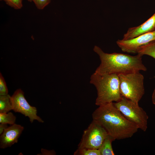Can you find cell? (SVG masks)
I'll return each instance as SVG.
<instances>
[{
    "mask_svg": "<svg viewBox=\"0 0 155 155\" xmlns=\"http://www.w3.org/2000/svg\"><path fill=\"white\" fill-rule=\"evenodd\" d=\"M92 116L93 120L101 125L115 140L130 138L139 129L122 114L113 102L99 106Z\"/></svg>",
    "mask_w": 155,
    "mask_h": 155,
    "instance_id": "obj_1",
    "label": "cell"
},
{
    "mask_svg": "<svg viewBox=\"0 0 155 155\" xmlns=\"http://www.w3.org/2000/svg\"><path fill=\"white\" fill-rule=\"evenodd\" d=\"M94 51L99 56L100 63L95 72L98 73L119 75L143 71L147 68L142 63L143 55L135 56L114 53H104L99 47L95 46Z\"/></svg>",
    "mask_w": 155,
    "mask_h": 155,
    "instance_id": "obj_2",
    "label": "cell"
},
{
    "mask_svg": "<svg viewBox=\"0 0 155 155\" xmlns=\"http://www.w3.org/2000/svg\"><path fill=\"white\" fill-rule=\"evenodd\" d=\"M90 82L97 91L95 104L100 106L121 99L118 75L116 74H101L95 72L92 75Z\"/></svg>",
    "mask_w": 155,
    "mask_h": 155,
    "instance_id": "obj_3",
    "label": "cell"
},
{
    "mask_svg": "<svg viewBox=\"0 0 155 155\" xmlns=\"http://www.w3.org/2000/svg\"><path fill=\"white\" fill-rule=\"evenodd\" d=\"M118 75L122 96L138 104L145 93L143 75L140 71Z\"/></svg>",
    "mask_w": 155,
    "mask_h": 155,
    "instance_id": "obj_4",
    "label": "cell"
},
{
    "mask_svg": "<svg viewBox=\"0 0 155 155\" xmlns=\"http://www.w3.org/2000/svg\"><path fill=\"white\" fill-rule=\"evenodd\" d=\"M113 103L127 119L135 124L143 131H146L148 117L138 104L123 96L119 101Z\"/></svg>",
    "mask_w": 155,
    "mask_h": 155,
    "instance_id": "obj_5",
    "label": "cell"
},
{
    "mask_svg": "<svg viewBox=\"0 0 155 155\" xmlns=\"http://www.w3.org/2000/svg\"><path fill=\"white\" fill-rule=\"evenodd\" d=\"M108 134L101 125L92 120L84 131L78 148L98 149Z\"/></svg>",
    "mask_w": 155,
    "mask_h": 155,
    "instance_id": "obj_6",
    "label": "cell"
},
{
    "mask_svg": "<svg viewBox=\"0 0 155 155\" xmlns=\"http://www.w3.org/2000/svg\"><path fill=\"white\" fill-rule=\"evenodd\" d=\"M12 110L28 117L31 123L34 120L43 123L44 121L37 115L36 108L31 106L26 99L24 93L20 89H17L11 96Z\"/></svg>",
    "mask_w": 155,
    "mask_h": 155,
    "instance_id": "obj_7",
    "label": "cell"
},
{
    "mask_svg": "<svg viewBox=\"0 0 155 155\" xmlns=\"http://www.w3.org/2000/svg\"><path fill=\"white\" fill-rule=\"evenodd\" d=\"M155 40V31L141 34L133 39L127 40H118L116 43L123 52L129 53H137L141 46Z\"/></svg>",
    "mask_w": 155,
    "mask_h": 155,
    "instance_id": "obj_8",
    "label": "cell"
},
{
    "mask_svg": "<svg viewBox=\"0 0 155 155\" xmlns=\"http://www.w3.org/2000/svg\"><path fill=\"white\" fill-rule=\"evenodd\" d=\"M24 129L23 127L15 123L8 127L0 135V148L5 149L10 147L17 143Z\"/></svg>",
    "mask_w": 155,
    "mask_h": 155,
    "instance_id": "obj_9",
    "label": "cell"
},
{
    "mask_svg": "<svg viewBox=\"0 0 155 155\" xmlns=\"http://www.w3.org/2000/svg\"><path fill=\"white\" fill-rule=\"evenodd\" d=\"M154 31H155V13L141 25L129 28L127 32L124 35L122 40H130L143 34Z\"/></svg>",
    "mask_w": 155,
    "mask_h": 155,
    "instance_id": "obj_10",
    "label": "cell"
},
{
    "mask_svg": "<svg viewBox=\"0 0 155 155\" xmlns=\"http://www.w3.org/2000/svg\"><path fill=\"white\" fill-rule=\"evenodd\" d=\"M115 140L108 134L98 150L101 155L115 154L112 145V143Z\"/></svg>",
    "mask_w": 155,
    "mask_h": 155,
    "instance_id": "obj_11",
    "label": "cell"
},
{
    "mask_svg": "<svg viewBox=\"0 0 155 155\" xmlns=\"http://www.w3.org/2000/svg\"><path fill=\"white\" fill-rule=\"evenodd\" d=\"M12 110L11 96L8 94L0 95V113H7Z\"/></svg>",
    "mask_w": 155,
    "mask_h": 155,
    "instance_id": "obj_12",
    "label": "cell"
},
{
    "mask_svg": "<svg viewBox=\"0 0 155 155\" xmlns=\"http://www.w3.org/2000/svg\"><path fill=\"white\" fill-rule=\"evenodd\" d=\"M137 53L143 55H148L155 59V40L140 47Z\"/></svg>",
    "mask_w": 155,
    "mask_h": 155,
    "instance_id": "obj_13",
    "label": "cell"
},
{
    "mask_svg": "<svg viewBox=\"0 0 155 155\" xmlns=\"http://www.w3.org/2000/svg\"><path fill=\"white\" fill-rule=\"evenodd\" d=\"M16 117L11 112L0 113V123L12 125L15 123Z\"/></svg>",
    "mask_w": 155,
    "mask_h": 155,
    "instance_id": "obj_14",
    "label": "cell"
},
{
    "mask_svg": "<svg viewBox=\"0 0 155 155\" xmlns=\"http://www.w3.org/2000/svg\"><path fill=\"white\" fill-rule=\"evenodd\" d=\"M74 155H101L98 149L81 148L78 149L74 152Z\"/></svg>",
    "mask_w": 155,
    "mask_h": 155,
    "instance_id": "obj_15",
    "label": "cell"
},
{
    "mask_svg": "<svg viewBox=\"0 0 155 155\" xmlns=\"http://www.w3.org/2000/svg\"><path fill=\"white\" fill-rule=\"evenodd\" d=\"M8 94V90L5 79L1 73H0V95Z\"/></svg>",
    "mask_w": 155,
    "mask_h": 155,
    "instance_id": "obj_16",
    "label": "cell"
},
{
    "mask_svg": "<svg viewBox=\"0 0 155 155\" xmlns=\"http://www.w3.org/2000/svg\"><path fill=\"white\" fill-rule=\"evenodd\" d=\"M22 0H6L5 2L8 5L15 9H20L22 7Z\"/></svg>",
    "mask_w": 155,
    "mask_h": 155,
    "instance_id": "obj_17",
    "label": "cell"
},
{
    "mask_svg": "<svg viewBox=\"0 0 155 155\" xmlns=\"http://www.w3.org/2000/svg\"><path fill=\"white\" fill-rule=\"evenodd\" d=\"M36 7L39 9H42L50 2L51 0H32Z\"/></svg>",
    "mask_w": 155,
    "mask_h": 155,
    "instance_id": "obj_18",
    "label": "cell"
},
{
    "mask_svg": "<svg viewBox=\"0 0 155 155\" xmlns=\"http://www.w3.org/2000/svg\"><path fill=\"white\" fill-rule=\"evenodd\" d=\"M41 152L42 155H55L56 153L54 150H49L42 149Z\"/></svg>",
    "mask_w": 155,
    "mask_h": 155,
    "instance_id": "obj_19",
    "label": "cell"
},
{
    "mask_svg": "<svg viewBox=\"0 0 155 155\" xmlns=\"http://www.w3.org/2000/svg\"><path fill=\"white\" fill-rule=\"evenodd\" d=\"M8 127L7 126V124L0 123V135H1L4 130Z\"/></svg>",
    "mask_w": 155,
    "mask_h": 155,
    "instance_id": "obj_20",
    "label": "cell"
},
{
    "mask_svg": "<svg viewBox=\"0 0 155 155\" xmlns=\"http://www.w3.org/2000/svg\"><path fill=\"white\" fill-rule=\"evenodd\" d=\"M152 100L153 103L155 105V88L152 94Z\"/></svg>",
    "mask_w": 155,
    "mask_h": 155,
    "instance_id": "obj_21",
    "label": "cell"
},
{
    "mask_svg": "<svg viewBox=\"0 0 155 155\" xmlns=\"http://www.w3.org/2000/svg\"><path fill=\"white\" fill-rule=\"evenodd\" d=\"M27 0L28 1H29V2H32V0Z\"/></svg>",
    "mask_w": 155,
    "mask_h": 155,
    "instance_id": "obj_22",
    "label": "cell"
},
{
    "mask_svg": "<svg viewBox=\"0 0 155 155\" xmlns=\"http://www.w3.org/2000/svg\"><path fill=\"white\" fill-rule=\"evenodd\" d=\"M3 0V1H4L5 2V1H6V0Z\"/></svg>",
    "mask_w": 155,
    "mask_h": 155,
    "instance_id": "obj_23",
    "label": "cell"
}]
</instances>
